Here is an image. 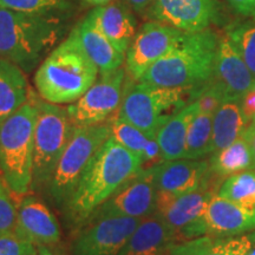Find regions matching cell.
<instances>
[{
  "label": "cell",
  "mask_w": 255,
  "mask_h": 255,
  "mask_svg": "<svg viewBox=\"0 0 255 255\" xmlns=\"http://www.w3.org/2000/svg\"><path fill=\"white\" fill-rule=\"evenodd\" d=\"M142 169L141 157L110 136L92 157L64 208L69 221L84 225L98 207Z\"/></svg>",
  "instance_id": "1"
},
{
  "label": "cell",
  "mask_w": 255,
  "mask_h": 255,
  "mask_svg": "<svg viewBox=\"0 0 255 255\" xmlns=\"http://www.w3.org/2000/svg\"><path fill=\"white\" fill-rule=\"evenodd\" d=\"M219 41L220 37L210 28L186 33L173 50L146 70L139 82L196 90L213 77Z\"/></svg>",
  "instance_id": "2"
},
{
  "label": "cell",
  "mask_w": 255,
  "mask_h": 255,
  "mask_svg": "<svg viewBox=\"0 0 255 255\" xmlns=\"http://www.w3.org/2000/svg\"><path fill=\"white\" fill-rule=\"evenodd\" d=\"M98 73V68L71 32L38 66L34 84L44 101L71 104L95 84Z\"/></svg>",
  "instance_id": "3"
},
{
  "label": "cell",
  "mask_w": 255,
  "mask_h": 255,
  "mask_svg": "<svg viewBox=\"0 0 255 255\" xmlns=\"http://www.w3.org/2000/svg\"><path fill=\"white\" fill-rule=\"evenodd\" d=\"M57 15L28 14L0 7V57L32 72L60 37Z\"/></svg>",
  "instance_id": "4"
},
{
  "label": "cell",
  "mask_w": 255,
  "mask_h": 255,
  "mask_svg": "<svg viewBox=\"0 0 255 255\" xmlns=\"http://www.w3.org/2000/svg\"><path fill=\"white\" fill-rule=\"evenodd\" d=\"M36 117L37 95L31 90L26 103L0 124V175L14 195L31 191Z\"/></svg>",
  "instance_id": "5"
},
{
  "label": "cell",
  "mask_w": 255,
  "mask_h": 255,
  "mask_svg": "<svg viewBox=\"0 0 255 255\" xmlns=\"http://www.w3.org/2000/svg\"><path fill=\"white\" fill-rule=\"evenodd\" d=\"M193 89L155 87L128 76L117 115L152 137L171 115L193 102Z\"/></svg>",
  "instance_id": "6"
},
{
  "label": "cell",
  "mask_w": 255,
  "mask_h": 255,
  "mask_svg": "<svg viewBox=\"0 0 255 255\" xmlns=\"http://www.w3.org/2000/svg\"><path fill=\"white\" fill-rule=\"evenodd\" d=\"M76 130L68 108L49 103L37 96L31 190H46L66 145Z\"/></svg>",
  "instance_id": "7"
},
{
  "label": "cell",
  "mask_w": 255,
  "mask_h": 255,
  "mask_svg": "<svg viewBox=\"0 0 255 255\" xmlns=\"http://www.w3.org/2000/svg\"><path fill=\"white\" fill-rule=\"evenodd\" d=\"M110 137L108 122L76 127L45 191L59 208H65L98 149Z\"/></svg>",
  "instance_id": "8"
},
{
  "label": "cell",
  "mask_w": 255,
  "mask_h": 255,
  "mask_svg": "<svg viewBox=\"0 0 255 255\" xmlns=\"http://www.w3.org/2000/svg\"><path fill=\"white\" fill-rule=\"evenodd\" d=\"M127 81L126 69L101 75V78L84 95L68 107L76 127L95 126L108 122L119 111Z\"/></svg>",
  "instance_id": "9"
},
{
  "label": "cell",
  "mask_w": 255,
  "mask_h": 255,
  "mask_svg": "<svg viewBox=\"0 0 255 255\" xmlns=\"http://www.w3.org/2000/svg\"><path fill=\"white\" fill-rule=\"evenodd\" d=\"M156 200L157 188L151 168H143L98 207L85 223L105 218H148L155 214Z\"/></svg>",
  "instance_id": "10"
},
{
  "label": "cell",
  "mask_w": 255,
  "mask_h": 255,
  "mask_svg": "<svg viewBox=\"0 0 255 255\" xmlns=\"http://www.w3.org/2000/svg\"><path fill=\"white\" fill-rule=\"evenodd\" d=\"M251 232H255V209L244 208L216 194L202 216L182 232L180 241L202 235L237 237Z\"/></svg>",
  "instance_id": "11"
},
{
  "label": "cell",
  "mask_w": 255,
  "mask_h": 255,
  "mask_svg": "<svg viewBox=\"0 0 255 255\" xmlns=\"http://www.w3.org/2000/svg\"><path fill=\"white\" fill-rule=\"evenodd\" d=\"M184 34V32L158 21L143 24L126 53L128 76L139 81L146 70L173 50Z\"/></svg>",
  "instance_id": "12"
},
{
  "label": "cell",
  "mask_w": 255,
  "mask_h": 255,
  "mask_svg": "<svg viewBox=\"0 0 255 255\" xmlns=\"http://www.w3.org/2000/svg\"><path fill=\"white\" fill-rule=\"evenodd\" d=\"M218 181L221 180L212 174L200 188L181 195L157 190L155 214L173 231L176 242L180 241L184 229L202 216L210 201L218 194Z\"/></svg>",
  "instance_id": "13"
},
{
  "label": "cell",
  "mask_w": 255,
  "mask_h": 255,
  "mask_svg": "<svg viewBox=\"0 0 255 255\" xmlns=\"http://www.w3.org/2000/svg\"><path fill=\"white\" fill-rule=\"evenodd\" d=\"M143 219L105 218L85 223L72 245V255H119Z\"/></svg>",
  "instance_id": "14"
},
{
  "label": "cell",
  "mask_w": 255,
  "mask_h": 255,
  "mask_svg": "<svg viewBox=\"0 0 255 255\" xmlns=\"http://www.w3.org/2000/svg\"><path fill=\"white\" fill-rule=\"evenodd\" d=\"M146 11L154 21L184 33L207 30L219 17L214 0H154Z\"/></svg>",
  "instance_id": "15"
},
{
  "label": "cell",
  "mask_w": 255,
  "mask_h": 255,
  "mask_svg": "<svg viewBox=\"0 0 255 255\" xmlns=\"http://www.w3.org/2000/svg\"><path fill=\"white\" fill-rule=\"evenodd\" d=\"M15 234L38 247L53 246L62 237L55 215L34 195H24L19 202Z\"/></svg>",
  "instance_id": "16"
},
{
  "label": "cell",
  "mask_w": 255,
  "mask_h": 255,
  "mask_svg": "<svg viewBox=\"0 0 255 255\" xmlns=\"http://www.w3.org/2000/svg\"><path fill=\"white\" fill-rule=\"evenodd\" d=\"M212 79L225 92L226 100H242L248 91L255 88V76L227 34L220 37Z\"/></svg>",
  "instance_id": "17"
},
{
  "label": "cell",
  "mask_w": 255,
  "mask_h": 255,
  "mask_svg": "<svg viewBox=\"0 0 255 255\" xmlns=\"http://www.w3.org/2000/svg\"><path fill=\"white\" fill-rule=\"evenodd\" d=\"M158 191L181 195L197 189L210 177L209 159L178 158L151 167Z\"/></svg>",
  "instance_id": "18"
},
{
  "label": "cell",
  "mask_w": 255,
  "mask_h": 255,
  "mask_svg": "<svg viewBox=\"0 0 255 255\" xmlns=\"http://www.w3.org/2000/svg\"><path fill=\"white\" fill-rule=\"evenodd\" d=\"M87 17L117 49L127 53L137 33V23L126 4L109 2L96 6Z\"/></svg>",
  "instance_id": "19"
},
{
  "label": "cell",
  "mask_w": 255,
  "mask_h": 255,
  "mask_svg": "<svg viewBox=\"0 0 255 255\" xmlns=\"http://www.w3.org/2000/svg\"><path fill=\"white\" fill-rule=\"evenodd\" d=\"M176 238L158 215L144 218L119 255H170Z\"/></svg>",
  "instance_id": "20"
},
{
  "label": "cell",
  "mask_w": 255,
  "mask_h": 255,
  "mask_svg": "<svg viewBox=\"0 0 255 255\" xmlns=\"http://www.w3.org/2000/svg\"><path fill=\"white\" fill-rule=\"evenodd\" d=\"M101 75L116 71L126 63V53L117 49L95 24L85 17L71 31Z\"/></svg>",
  "instance_id": "21"
},
{
  "label": "cell",
  "mask_w": 255,
  "mask_h": 255,
  "mask_svg": "<svg viewBox=\"0 0 255 255\" xmlns=\"http://www.w3.org/2000/svg\"><path fill=\"white\" fill-rule=\"evenodd\" d=\"M255 245V232L237 237L202 235L176 242L170 255H247Z\"/></svg>",
  "instance_id": "22"
},
{
  "label": "cell",
  "mask_w": 255,
  "mask_h": 255,
  "mask_svg": "<svg viewBox=\"0 0 255 255\" xmlns=\"http://www.w3.org/2000/svg\"><path fill=\"white\" fill-rule=\"evenodd\" d=\"M242 100L227 98L221 103L213 117L212 154L227 148L244 135L251 120L242 109Z\"/></svg>",
  "instance_id": "23"
},
{
  "label": "cell",
  "mask_w": 255,
  "mask_h": 255,
  "mask_svg": "<svg viewBox=\"0 0 255 255\" xmlns=\"http://www.w3.org/2000/svg\"><path fill=\"white\" fill-rule=\"evenodd\" d=\"M199 113L196 102L193 101L182 109L171 115L158 129L156 137L162 151L163 161L183 158L189 126Z\"/></svg>",
  "instance_id": "24"
},
{
  "label": "cell",
  "mask_w": 255,
  "mask_h": 255,
  "mask_svg": "<svg viewBox=\"0 0 255 255\" xmlns=\"http://www.w3.org/2000/svg\"><path fill=\"white\" fill-rule=\"evenodd\" d=\"M30 92L23 70L0 57V124L26 103Z\"/></svg>",
  "instance_id": "25"
},
{
  "label": "cell",
  "mask_w": 255,
  "mask_h": 255,
  "mask_svg": "<svg viewBox=\"0 0 255 255\" xmlns=\"http://www.w3.org/2000/svg\"><path fill=\"white\" fill-rule=\"evenodd\" d=\"M209 163L210 173L221 181L241 171L255 170L250 144L242 136L227 148L210 155Z\"/></svg>",
  "instance_id": "26"
},
{
  "label": "cell",
  "mask_w": 255,
  "mask_h": 255,
  "mask_svg": "<svg viewBox=\"0 0 255 255\" xmlns=\"http://www.w3.org/2000/svg\"><path fill=\"white\" fill-rule=\"evenodd\" d=\"M213 117L214 115L197 113L188 130L183 158L201 159L212 154Z\"/></svg>",
  "instance_id": "27"
},
{
  "label": "cell",
  "mask_w": 255,
  "mask_h": 255,
  "mask_svg": "<svg viewBox=\"0 0 255 255\" xmlns=\"http://www.w3.org/2000/svg\"><path fill=\"white\" fill-rule=\"evenodd\" d=\"M218 196L244 208L255 209V170L241 171L226 178Z\"/></svg>",
  "instance_id": "28"
},
{
  "label": "cell",
  "mask_w": 255,
  "mask_h": 255,
  "mask_svg": "<svg viewBox=\"0 0 255 255\" xmlns=\"http://www.w3.org/2000/svg\"><path fill=\"white\" fill-rule=\"evenodd\" d=\"M108 124H109L110 136L114 137L121 145H123L124 148H127L128 150L133 152L142 159L143 150H144L149 137L138 128L127 122L126 120L121 119L117 114L108 121Z\"/></svg>",
  "instance_id": "29"
},
{
  "label": "cell",
  "mask_w": 255,
  "mask_h": 255,
  "mask_svg": "<svg viewBox=\"0 0 255 255\" xmlns=\"http://www.w3.org/2000/svg\"><path fill=\"white\" fill-rule=\"evenodd\" d=\"M226 34L232 44L245 60L252 73L255 76V20L245 21L232 25L227 28Z\"/></svg>",
  "instance_id": "30"
},
{
  "label": "cell",
  "mask_w": 255,
  "mask_h": 255,
  "mask_svg": "<svg viewBox=\"0 0 255 255\" xmlns=\"http://www.w3.org/2000/svg\"><path fill=\"white\" fill-rule=\"evenodd\" d=\"M71 6L70 0H0V7L28 14L57 15Z\"/></svg>",
  "instance_id": "31"
},
{
  "label": "cell",
  "mask_w": 255,
  "mask_h": 255,
  "mask_svg": "<svg viewBox=\"0 0 255 255\" xmlns=\"http://www.w3.org/2000/svg\"><path fill=\"white\" fill-rule=\"evenodd\" d=\"M12 194L13 193L0 175V235L15 234L18 206L13 202Z\"/></svg>",
  "instance_id": "32"
},
{
  "label": "cell",
  "mask_w": 255,
  "mask_h": 255,
  "mask_svg": "<svg viewBox=\"0 0 255 255\" xmlns=\"http://www.w3.org/2000/svg\"><path fill=\"white\" fill-rule=\"evenodd\" d=\"M39 247L17 234L0 235V255H38Z\"/></svg>",
  "instance_id": "33"
},
{
  "label": "cell",
  "mask_w": 255,
  "mask_h": 255,
  "mask_svg": "<svg viewBox=\"0 0 255 255\" xmlns=\"http://www.w3.org/2000/svg\"><path fill=\"white\" fill-rule=\"evenodd\" d=\"M161 162H163V157H162V151L159 148L157 137H149L142 154L143 168H151L161 163Z\"/></svg>",
  "instance_id": "34"
},
{
  "label": "cell",
  "mask_w": 255,
  "mask_h": 255,
  "mask_svg": "<svg viewBox=\"0 0 255 255\" xmlns=\"http://www.w3.org/2000/svg\"><path fill=\"white\" fill-rule=\"evenodd\" d=\"M229 5L238 13L252 17L255 13V0H228Z\"/></svg>",
  "instance_id": "35"
},
{
  "label": "cell",
  "mask_w": 255,
  "mask_h": 255,
  "mask_svg": "<svg viewBox=\"0 0 255 255\" xmlns=\"http://www.w3.org/2000/svg\"><path fill=\"white\" fill-rule=\"evenodd\" d=\"M241 104L245 115H246L247 119L251 120L252 122V119L255 116V88L252 89L251 91H248L247 94L244 96Z\"/></svg>",
  "instance_id": "36"
},
{
  "label": "cell",
  "mask_w": 255,
  "mask_h": 255,
  "mask_svg": "<svg viewBox=\"0 0 255 255\" xmlns=\"http://www.w3.org/2000/svg\"><path fill=\"white\" fill-rule=\"evenodd\" d=\"M245 139H246L248 144H250V148L252 150V154H253L254 157V162H255V126L254 124H250L247 127V129L245 130L244 135H242Z\"/></svg>",
  "instance_id": "37"
},
{
  "label": "cell",
  "mask_w": 255,
  "mask_h": 255,
  "mask_svg": "<svg viewBox=\"0 0 255 255\" xmlns=\"http://www.w3.org/2000/svg\"><path fill=\"white\" fill-rule=\"evenodd\" d=\"M152 1L154 0H127L128 5L135 12H138V13L146 11L149 8V6L152 4Z\"/></svg>",
  "instance_id": "38"
},
{
  "label": "cell",
  "mask_w": 255,
  "mask_h": 255,
  "mask_svg": "<svg viewBox=\"0 0 255 255\" xmlns=\"http://www.w3.org/2000/svg\"><path fill=\"white\" fill-rule=\"evenodd\" d=\"M87 5L90 6H102V5H107L109 2H113L114 0H83Z\"/></svg>",
  "instance_id": "39"
},
{
  "label": "cell",
  "mask_w": 255,
  "mask_h": 255,
  "mask_svg": "<svg viewBox=\"0 0 255 255\" xmlns=\"http://www.w3.org/2000/svg\"><path fill=\"white\" fill-rule=\"evenodd\" d=\"M38 255H55L47 250L46 247H39V252H38Z\"/></svg>",
  "instance_id": "40"
},
{
  "label": "cell",
  "mask_w": 255,
  "mask_h": 255,
  "mask_svg": "<svg viewBox=\"0 0 255 255\" xmlns=\"http://www.w3.org/2000/svg\"><path fill=\"white\" fill-rule=\"evenodd\" d=\"M247 255H255V245H254L253 247H252V250L248 252Z\"/></svg>",
  "instance_id": "41"
},
{
  "label": "cell",
  "mask_w": 255,
  "mask_h": 255,
  "mask_svg": "<svg viewBox=\"0 0 255 255\" xmlns=\"http://www.w3.org/2000/svg\"><path fill=\"white\" fill-rule=\"evenodd\" d=\"M252 124H254V126H255V116L253 117V119H252V122H251Z\"/></svg>",
  "instance_id": "42"
},
{
  "label": "cell",
  "mask_w": 255,
  "mask_h": 255,
  "mask_svg": "<svg viewBox=\"0 0 255 255\" xmlns=\"http://www.w3.org/2000/svg\"><path fill=\"white\" fill-rule=\"evenodd\" d=\"M252 18H253V19H254V20H255V13H254L253 15H252Z\"/></svg>",
  "instance_id": "43"
}]
</instances>
